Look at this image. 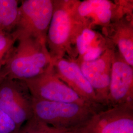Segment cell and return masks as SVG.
<instances>
[{"instance_id":"obj_3","label":"cell","mask_w":133,"mask_h":133,"mask_svg":"<svg viewBox=\"0 0 133 133\" xmlns=\"http://www.w3.org/2000/svg\"><path fill=\"white\" fill-rule=\"evenodd\" d=\"M76 0H53L52 16L46 36V45L52 63L66 53L75 59L72 40L76 22L73 9Z\"/></svg>"},{"instance_id":"obj_4","label":"cell","mask_w":133,"mask_h":133,"mask_svg":"<svg viewBox=\"0 0 133 133\" xmlns=\"http://www.w3.org/2000/svg\"><path fill=\"white\" fill-rule=\"evenodd\" d=\"M133 13V1L109 0H76L73 16L77 24L93 29H102L126 14Z\"/></svg>"},{"instance_id":"obj_7","label":"cell","mask_w":133,"mask_h":133,"mask_svg":"<svg viewBox=\"0 0 133 133\" xmlns=\"http://www.w3.org/2000/svg\"><path fill=\"white\" fill-rule=\"evenodd\" d=\"M24 81L34 98L55 102L93 104L81 98L61 81L52 64L42 74Z\"/></svg>"},{"instance_id":"obj_16","label":"cell","mask_w":133,"mask_h":133,"mask_svg":"<svg viewBox=\"0 0 133 133\" xmlns=\"http://www.w3.org/2000/svg\"><path fill=\"white\" fill-rule=\"evenodd\" d=\"M64 131L54 128L32 117L21 127L17 133H62Z\"/></svg>"},{"instance_id":"obj_8","label":"cell","mask_w":133,"mask_h":133,"mask_svg":"<svg viewBox=\"0 0 133 133\" xmlns=\"http://www.w3.org/2000/svg\"><path fill=\"white\" fill-rule=\"evenodd\" d=\"M75 131L76 133H133V103L104 109Z\"/></svg>"},{"instance_id":"obj_2","label":"cell","mask_w":133,"mask_h":133,"mask_svg":"<svg viewBox=\"0 0 133 133\" xmlns=\"http://www.w3.org/2000/svg\"><path fill=\"white\" fill-rule=\"evenodd\" d=\"M106 109L98 104L55 102L33 97V117L62 131L79 128L94 115Z\"/></svg>"},{"instance_id":"obj_12","label":"cell","mask_w":133,"mask_h":133,"mask_svg":"<svg viewBox=\"0 0 133 133\" xmlns=\"http://www.w3.org/2000/svg\"><path fill=\"white\" fill-rule=\"evenodd\" d=\"M52 64L60 79L81 98L89 103L101 105L74 59L63 58L52 62Z\"/></svg>"},{"instance_id":"obj_9","label":"cell","mask_w":133,"mask_h":133,"mask_svg":"<svg viewBox=\"0 0 133 133\" xmlns=\"http://www.w3.org/2000/svg\"><path fill=\"white\" fill-rule=\"evenodd\" d=\"M116 48L107 50L95 60L76 62L94 89L99 103L108 108L112 60Z\"/></svg>"},{"instance_id":"obj_6","label":"cell","mask_w":133,"mask_h":133,"mask_svg":"<svg viewBox=\"0 0 133 133\" xmlns=\"http://www.w3.org/2000/svg\"><path fill=\"white\" fill-rule=\"evenodd\" d=\"M33 97L24 81H0V109L21 127L33 117Z\"/></svg>"},{"instance_id":"obj_17","label":"cell","mask_w":133,"mask_h":133,"mask_svg":"<svg viewBox=\"0 0 133 133\" xmlns=\"http://www.w3.org/2000/svg\"><path fill=\"white\" fill-rule=\"evenodd\" d=\"M20 128L9 115L0 109V133H17Z\"/></svg>"},{"instance_id":"obj_5","label":"cell","mask_w":133,"mask_h":133,"mask_svg":"<svg viewBox=\"0 0 133 133\" xmlns=\"http://www.w3.org/2000/svg\"><path fill=\"white\" fill-rule=\"evenodd\" d=\"M53 11V0L22 1L12 31L17 39L19 37L30 36L46 41Z\"/></svg>"},{"instance_id":"obj_1","label":"cell","mask_w":133,"mask_h":133,"mask_svg":"<svg viewBox=\"0 0 133 133\" xmlns=\"http://www.w3.org/2000/svg\"><path fill=\"white\" fill-rule=\"evenodd\" d=\"M0 71V81H25L42 74L51 64L46 41L30 36L19 37Z\"/></svg>"},{"instance_id":"obj_14","label":"cell","mask_w":133,"mask_h":133,"mask_svg":"<svg viewBox=\"0 0 133 133\" xmlns=\"http://www.w3.org/2000/svg\"><path fill=\"white\" fill-rule=\"evenodd\" d=\"M18 1L0 0V32L11 33L18 17Z\"/></svg>"},{"instance_id":"obj_15","label":"cell","mask_w":133,"mask_h":133,"mask_svg":"<svg viewBox=\"0 0 133 133\" xmlns=\"http://www.w3.org/2000/svg\"><path fill=\"white\" fill-rule=\"evenodd\" d=\"M17 42V37L13 32H0V71L4 66Z\"/></svg>"},{"instance_id":"obj_13","label":"cell","mask_w":133,"mask_h":133,"mask_svg":"<svg viewBox=\"0 0 133 133\" xmlns=\"http://www.w3.org/2000/svg\"><path fill=\"white\" fill-rule=\"evenodd\" d=\"M103 34L110 39L121 56L133 67V14H126L103 29Z\"/></svg>"},{"instance_id":"obj_10","label":"cell","mask_w":133,"mask_h":133,"mask_svg":"<svg viewBox=\"0 0 133 133\" xmlns=\"http://www.w3.org/2000/svg\"><path fill=\"white\" fill-rule=\"evenodd\" d=\"M129 103H133V67L116 48L112 60L108 107Z\"/></svg>"},{"instance_id":"obj_11","label":"cell","mask_w":133,"mask_h":133,"mask_svg":"<svg viewBox=\"0 0 133 133\" xmlns=\"http://www.w3.org/2000/svg\"><path fill=\"white\" fill-rule=\"evenodd\" d=\"M114 47L112 41L103 34L76 23L72 50L76 62L95 60L107 50Z\"/></svg>"}]
</instances>
